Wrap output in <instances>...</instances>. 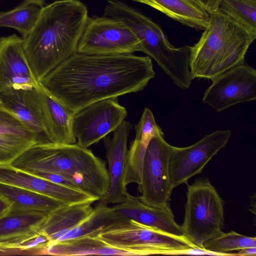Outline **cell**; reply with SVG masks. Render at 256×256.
I'll use <instances>...</instances> for the list:
<instances>
[{
	"label": "cell",
	"mask_w": 256,
	"mask_h": 256,
	"mask_svg": "<svg viewBox=\"0 0 256 256\" xmlns=\"http://www.w3.org/2000/svg\"><path fill=\"white\" fill-rule=\"evenodd\" d=\"M154 76L149 56L76 52L40 84L76 114L95 102L142 90Z\"/></svg>",
	"instance_id": "obj_1"
},
{
	"label": "cell",
	"mask_w": 256,
	"mask_h": 256,
	"mask_svg": "<svg viewBox=\"0 0 256 256\" xmlns=\"http://www.w3.org/2000/svg\"><path fill=\"white\" fill-rule=\"evenodd\" d=\"M79 0H57L41 8L30 32L22 37L24 54L38 82L76 52L88 18Z\"/></svg>",
	"instance_id": "obj_2"
},
{
	"label": "cell",
	"mask_w": 256,
	"mask_h": 256,
	"mask_svg": "<svg viewBox=\"0 0 256 256\" xmlns=\"http://www.w3.org/2000/svg\"><path fill=\"white\" fill-rule=\"evenodd\" d=\"M11 164L30 174H60L74 182L80 191L99 200L105 196L109 188L106 162L91 150L76 143L36 144L24 152Z\"/></svg>",
	"instance_id": "obj_3"
},
{
	"label": "cell",
	"mask_w": 256,
	"mask_h": 256,
	"mask_svg": "<svg viewBox=\"0 0 256 256\" xmlns=\"http://www.w3.org/2000/svg\"><path fill=\"white\" fill-rule=\"evenodd\" d=\"M199 40L190 46V70L192 79L212 80L244 64L245 56L256 38L218 10Z\"/></svg>",
	"instance_id": "obj_4"
},
{
	"label": "cell",
	"mask_w": 256,
	"mask_h": 256,
	"mask_svg": "<svg viewBox=\"0 0 256 256\" xmlns=\"http://www.w3.org/2000/svg\"><path fill=\"white\" fill-rule=\"evenodd\" d=\"M184 236L194 247L203 248L204 242L224 232V202L208 178L186 184Z\"/></svg>",
	"instance_id": "obj_5"
},
{
	"label": "cell",
	"mask_w": 256,
	"mask_h": 256,
	"mask_svg": "<svg viewBox=\"0 0 256 256\" xmlns=\"http://www.w3.org/2000/svg\"><path fill=\"white\" fill-rule=\"evenodd\" d=\"M97 236L108 244L132 252L136 256L171 255L176 250L195 248L185 238L123 216L105 227Z\"/></svg>",
	"instance_id": "obj_6"
},
{
	"label": "cell",
	"mask_w": 256,
	"mask_h": 256,
	"mask_svg": "<svg viewBox=\"0 0 256 256\" xmlns=\"http://www.w3.org/2000/svg\"><path fill=\"white\" fill-rule=\"evenodd\" d=\"M142 52L141 44L123 22L102 16L88 18L79 40L76 52L115 54Z\"/></svg>",
	"instance_id": "obj_7"
},
{
	"label": "cell",
	"mask_w": 256,
	"mask_h": 256,
	"mask_svg": "<svg viewBox=\"0 0 256 256\" xmlns=\"http://www.w3.org/2000/svg\"><path fill=\"white\" fill-rule=\"evenodd\" d=\"M172 148L163 132L156 134L148 144L140 185L142 195L138 198L148 206L162 208L169 204L173 190L168 169Z\"/></svg>",
	"instance_id": "obj_8"
},
{
	"label": "cell",
	"mask_w": 256,
	"mask_h": 256,
	"mask_svg": "<svg viewBox=\"0 0 256 256\" xmlns=\"http://www.w3.org/2000/svg\"><path fill=\"white\" fill-rule=\"evenodd\" d=\"M127 116L126 108L118 98L101 100L78 112L72 120V132L77 144L84 148L104 138L114 132Z\"/></svg>",
	"instance_id": "obj_9"
},
{
	"label": "cell",
	"mask_w": 256,
	"mask_h": 256,
	"mask_svg": "<svg viewBox=\"0 0 256 256\" xmlns=\"http://www.w3.org/2000/svg\"><path fill=\"white\" fill-rule=\"evenodd\" d=\"M231 134L229 130H216L190 146H173L168 165L173 188L187 184L190 178L200 173L214 156L226 146Z\"/></svg>",
	"instance_id": "obj_10"
},
{
	"label": "cell",
	"mask_w": 256,
	"mask_h": 256,
	"mask_svg": "<svg viewBox=\"0 0 256 256\" xmlns=\"http://www.w3.org/2000/svg\"><path fill=\"white\" fill-rule=\"evenodd\" d=\"M212 80L202 102L218 112L256 99V70L248 65L236 66Z\"/></svg>",
	"instance_id": "obj_11"
},
{
	"label": "cell",
	"mask_w": 256,
	"mask_h": 256,
	"mask_svg": "<svg viewBox=\"0 0 256 256\" xmlns=\"http://www.w3.org/2000/svg\"><path fill=\"white\" fill-rule=\"evenodd\" d=\"M131 124L125 120L114 131L112 138H104L108 162L110 178L108 190L100 201L106 204H119L127 200L130 194L124 182L128 152L127 142Z\"/></svg>",
	"instance_id": "obj_12"
},
{
	"label": "cell",
	"mask_w": 256,
	"mask_h": 256,
	"mask_svg": "<svg viewBox=\"0 0 256 256\" xmlns=\"http://www.w3.org/2000/svg\"><path fill=\"white\" fill-rule=\"evenodd\" d=\"M0 183L38 192L64 204L92 203L98 200L82 191L52 182L16 168L11 164L0 165Z\"/></svg>",
	"instance_id": "obj_13"
},
{
	"label": "cell",
	"mask_w": 256,
	"mask_h": 256,
	"mask_svg": "<svg viewBox=\"0 0 256 256\" xmlns=\"http://www.w3.org/2000/svg\"><path fill=\"white\" fill-rule=\"evenodd\" d=\"M38 86L11 87L0 91L1 105L13 113L35 134L37 144H53L42 114Z\"/></svg>",
	"instance_id": "obj_14"
},
{
	"label": "cell",
	"mask_w": 256,
	"mask_h": 256,
	"mask_svg": "<svg viewBox=\"0 0 256 256\" xmlns=\"http://www.w3.org/2000/svg\"><path fill=\"white\" fill-rule=\"evenodd\" d=\"M26 58L22 38L16 34L0 38V92L16 86L39 85Z\"/></svg>",
	"instance_id": "obj_15"
},
{
	"label": "cell",
	"mask_w": 256,
	"mask_h": 256,
	"mask_svg": "<svg viewBox=\"0 0 256 256\" xmlns=\"http://www.w3.org/2000/svg\"><path fill=\"white\" fill-rule=\"evenodd\" d=\"M112 208L124 218L171 235L185 238L181 226L174 220L169 204L162 208H154L143 203L138 197L130 195L126 201L117 204Z\"/></svg>",
	"instance_id": "obj_16"
},
{
	"label": "cell",
	"mask_w": 256,
	"mask_h": 256,
	"mask_svg": "<svg viewBox=\"0 0 256 256\" xmlns=\"http://www.w3.org/2000/svg\"><path fill=\"white\" fill-rule=\"evenodd\" d=\"M40 106L44 123L53 144H75L72 132L74 113L61 104L39 84L37 87Z\"/></svg>",
	"instance_id": "obj_17"
},
{
	"label": "cell",
	"mask_w": 256,
	"mask_h": 256,
	"mask_svg": "<svg viewBox=\"0 0 256 256\" xmlns=\"http://www.w3.org/2000/svg\"><path fill=\"white\" fill-rule=\"evenodd\" d=\"M48 213L10 208L0 218V244L20 250L23 240L40 230Z\"/></svg>",
	"instance_id": "obj_18"
},
{
	"label": "cell",
	"mask_w": 256,
	"mask_h": 256,
	"mask_svg": "<svg viewBox=\"0 0 256 256\" xmlns=\"http://www.w3.org/2000/svg\"><path fill=\"white\" fill-rule=\"evenodd\" d=\"M148 5L180 24L197 30H204L209 13L196 0H132Z\"/></svg>",
	"instance_id": "obj_19"
},
{
	"label": "cell",
	"mask_w": 256,
	"mask_h": 256,
	"mask_svg": "<svg viewBox=\"0 0 256 256\" xmlns=\"http://www.w3.org/2000/svg\"><path fill=\"white\" fill-rule=\"evenodd\" d=\"M91 204H63L48 214L40 230L48 236L50 244L57 242L92 213L94 208Z\"/></svg>",
	"instance_id": "obj_20"
},
{
	"label": "cell",
	"mask_w": 256,
	"mask_h": 256,
	"mask_svg": "<svg viewBox=\"0 0 256 256\" xmlns=\"http://www.w3.org/2000/svg\"><path fill=\"white\" fill-rule=\"evenodd\" d=\"M47 255L136 256L132 252L108 244L97 236H84L52 244L48 248Z\"/></svg>",
	"instance_id": "obj_21"
},
{
	"label": "cell",
	"mask_w": 256,
	"mask_h": 256,
	"mask_svg": "<svg viewBox=\"0 0 256 256\" xmlns=\"http://www.w3.org/2000/svg\"><path fill=\"white\" fill-rule=\"evenodd\" d=\"M0 197L10 205V209L50 213L64 204L42 194L20 187L0 183Z\"/></svg>",
	"instance_id": "obj_22"
},
{
	"label": "cell",
	"mask_w": 256,
	"mask_h": 256,
	"mask_svg": "<svg viewBox=\"0 0 256 256\" xmlns=\"http://www.w3.org/2000/svg\"><path fill=\"white\" fill-rule=\"evenodd\" d=\"M99 201L90 216L56 242L84 236H96L105 227L122 216L112 207Z\"/></svg>",
	"instance_id": "obj_23"
},
{
	"label": "cell",
	"mask_w": 256,
	"mask_h": 256,
	"mask_svg": "<svg viewBox=\"0 0 256 256\" xmlns=\"http://www.w3.org/2000/svg\"><path fill=\"white\" fill-rule=\"evenodd\" d=\"M41 8L24 2L10 10L0 12V27L14 28L23 37L34 26Z\"/></svg>",
	"instance_id": "obj_24"
},
{
	"label": "cell",
	"mask_w": 256,
	"mask_h": 256,
	"mask_svg": "<svg viewBox=\"0 0 256 256\" xmlns=\"http://www.w3.org/2000/svg\"><path fill=\"white\" fill-rule=\"evenodd\" d=\"M218 10L256 36V0H221Z\"/></svg>",
	"instance_id": "obj_25"
},
{
	"label": "cell",
	"mask_w": 256,
	"mask_h": 256,
	"mask_svg": "<svg viewBox=\"0 0 256 256\" xmlns=\"http://www.w3.org/2000/svg\"><path fill=\"white\" fill-rule=\"evenodd\" d=\"M154 136L136 133L134 140L128 150L124 182L126 186L142 182V174L144 156L148 144Z\"/></svg>",
	"instance_id": "obj_26"
},
{
	"label": "cell",
	"mask_w": 256,
	"mask_h": 256,
	"mask_svg": "<svg viewBox=\"0 0 256 256\" xmlns=\"http://www.w3.org/2000/svg\"><path fill=\"white\" fill-rule=\"evenodd\" d=\"M253 246L256 247V237L246 236L234 231L228 233L224 232L208 240L203 244V248L206 250L226 256H234V253L230 252Z\"/></svg>",
	"instance_id": "obj_27"
},
{
	"label": "cell",
	"mask_w": 256,
	"mask_h": 256,
	"mask_svg": "<svg viewBox=\"0 0 256 256\" xmlns=\"http://www.w3.org/2000/svg\"><path fill=\"white\" fill-rule=\"evenodd\" d=\"M36 142L15 134L0 135V165L11 164Z\"/></svg>",
	"instance_id": "obj_28"
},
{
	"label": "cell",
	"mask_w": 256,
	"mask_h": 256,
	"mask_svg": "<svg viewBox=\"0 0 256 256\" xmlns=\"http://www.w3.org/2000/svg\"><path fill=\"white\" fill-rule=\"evenodd\" d=\"M15 134L36 142L35 134L13 113L0 104V135Z\"/></svg>",
	"instance_id": "obj_29"
},
{
	"label": "cell",
	"mask_w": 256,
	"mask_h": 256,
	"mask_svg": "<svg viewBox=\"0 0 256 256\" xmlns=\"http://www.w3.org/2000/svg\"><path fill=\"white\" fill-rule=\"evenodd\" d=\"M208 13L212 12L218 10L221 0H196Z\"/></svg>",
	"instance_id": "obj_30"
},
{
	"label": "cell",
	"mask_w": 256,
	"mask_h": 256,
	"mask_svg": "<svg viewBox=\"0 0 256 256\" xmlns=\"http://www.w3.org/2000/svg\"><path fill=\"white\" fill-rule=\"evenodd\" d=\"M234 256H254L256 255V247H248L238 250Z\"/></svg>",
	"instance_id": "obj_31"
},
{
	"label": "cell",
	"mask_w": 256,
	"mask_h": 256,
	"mask_svg": "<svg viewBox=\"0 0 256 256\" xmlns=\"http://www.w3.org/2000/svg\"><path fill=\"white\" fill-rule=\"evenodd\" d=\"M10 208V204L5 200L0 197V218L8 212Z\"/></svg>",
	"instance_id": "obj_32"
},
{
	"label": "cell",
	"mask_w": 256,
	"mask_h": 256,
	"mask_svg": "<svg viewBox=\"0 0 256 256\" xmlns=\"http://www.w3.org/2000/svg\"><path fill=\"white\" fill-rule=\"evenodd\" d=\"M46 0H24V2H30L31 4H36L40 7H42L44 6V4Z\"/></svg>",
	"instance_id": "obj_33"
},
{
	"label": "cell",
	"mask_w": 256,
	"mask_h": 256,
	"mask_svg": "<svg viewBox=\"0 0 256 256\" xmlns=\"http://www.w3.org/2000/svg\"><path fill=\"white\" fill-rule=\"evenodd\" d=\"M0 104H2V100H1L0 98Z\"/></svg>",
	"instance_id": "obj_34"
}]
</instances>
